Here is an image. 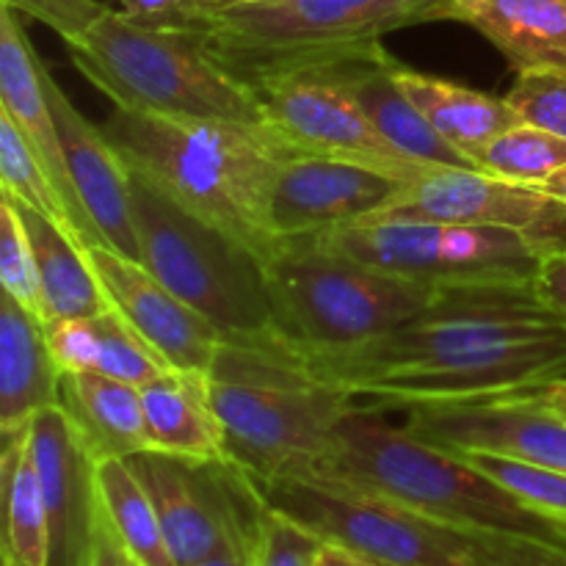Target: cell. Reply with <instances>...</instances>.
Segmentation results:
<instances>
[{
    "instance_id": "24",
    "label": "cell",
    "mask_w": 566,
    "mask_h": 566,
    "mask_svg": "<svg viewBox=\"0 0 566 566\" xmlns=\"http://www.w3.org/2000/svg\"><path fill=\"white\" fill-rule=\"evenodd\" d=\"M61 374H99L144 387L169 370L160 354L114 307L44 329Z\"/></svg>"
},
{
    "instance_id": "26",
    "label": "cell",
    "mask_w": 566,
    "mask_h": 566,
    "mask_svg": "<svg viewBox=\"0 0 566 566\" xmlns=\"http://www.w3.org/2000/svg\"><path fill=\"white\" fill-rule=\"evenodd\" d=\"M392 75L415 108L429 119V125L475 166V155L495 136L520 125V116L506 97L475 92L448 77L429 75L412 66L392 61Z\"/></svg>"
},
{
    "instance_id": "36",
    "label": "cell",
    "mask_w": 566,
    "mask_h": 566,
    "mask_svg": "<svg viewBox=\"0 0 566 566\" xmlns=\"http://www.w3.org/2000/svg\"><path fill=\"white\" fill-rule=\"evenodd\" d=\"M0 6L48 25L64 39V44L77 42L108 11L99 0H0Z\"/></svg>"
},
{
    "instance_id": "29",
    "label": "cell",
    "mask_w": 566,
    "mask_h": 566,
    "mask_svg": "<svg viewBox=\"0 0 566 566\" xmlns=\"http://www.w3.org/2000/svg\"><path fill=\"white\" fill-rule=\"evenodd\" d=\"M97 497L111 531L138 566H177L158 512L127 459L97 462Z\"/></svg>"
},
{
    "instance_id": "41",
    "label": "cell",
    "mask_w": 566,
    "mask_h": 566,
    "mask_svg": "<svg viewBox=\"0 0 566 566\" xmlns=\"http://www.w3.org/2000/svg\"><path fill=\"white\" fill-rule=\"evenodd\" d=\"M254 553H258V547H232V551L216 553V556L193 566H254Z\"/></svg>"
},
{
    "instance_id": "34",
    "label": "cell",
    "mask_w": 566,
    "mask_h": 566,
    "mask_svg": "<svg viewBox=\"0 0 566 566\" xmlns=\"http://www.w3.org/2000/svg\"><path fill=\"white\" fill-rule=\"evenodd\" d=\"M269 506V503H265ZM324 542L285 514L269 509L260 528L254 566H315Z\"/></svg>"
},
{
    "instance_id": "19",
    "label": "cell",
    "mask_w": 566,
    "mask_h": 566,
    "mask_svg": "<svg viewBox=\"0 0 566 566\" xmlns=\"http://www.w3.org/2000/svg\"><path fill=\"white\" fill-rule=\"evenodd\" d=\"M44 88H48L66 166H70L72 186H75L83 208L97 224L105 247L142 263L136 224H133L130 169L114 149V144L108 142L103 127L88 122L72 105L64 88L53 81L50 70H44Z\"/></svg>"
},
{
    "instance_id": "14",
    "label": "cell",
    "mask_w": 566,
    "mask_h": 566,
    "mask_svg": "<svg viewBox=\"0 0 566 566\" xmlns=\"http://www.w3.org/2000/svg\"><path fill=\"white\" fill-rule=\"evenodd\" d=\"M370 219L451 221L523 232L547 252L566 247V202L539 186H520L479 169H434L403 188Z\"/></svg>"
},
{
    "instance_id": "38",
    "label": "cell",
    "mask_w": 566,
    "mask_h": 566,
    "mask_svg": "<svg viewBox=\"0 0 566 566\" xmlns=\"http://www.w3.org/2000/svg\"><path fill=\"white\" fill-rule=\"evenodd\" d=\"M536 291L566 318V247L542 258L536 271Z\"/></svg>"
},
{
    "instance_id": "47",
    "label": "cell",
    "mask_w": 566,
    "mask_h": 566,
    "mask_svg": "<svg viewBox=\"0 0 566 566\" xmlns=\"http://www.w3.org/2000/svg\"><path fill=\"white\" fill-rule=\"evenodd\" d=\"M127 566H138V564H136V562H133V558H130V556H127Z\"/></svg>"
},
{
    "instance_id": "43",
    "label": "cell",
    "mask_w": 566,
    "mask_h": 566,
    "mask_svg": "<svg viewBox=\"0 0 566 566\" xmlns=\"http://www.w3.org/2000/svg\"><path fill=\"white\" fill-rule=\"evenodd\" d=\"M252 3H265V0H199V9H202L205 22H208L210 17L221 14V11L238 9V6H252ZM205 22H202V25H205Z\"/></svg>"
},
{
    "instance_id": "30",
    "label": "cell",
    "mask_w": 566,
    "mask_h": 566,
    "mask_svg": "<svg viewBox=\"0 0 566 566\" xmlns=\"http://www.w3.org/2000/svg\"><path fill=\"white\" fill-rule=\"evenodd\" d=\"M0 182H3V193H9L11 199H17L25 208L42 213L44 219L61 227L66 235L75 238L77 247L83 249L59 188L50 180L39 155L33 153L28 138L22 136L20 127L11 122V116L6 111H0Z\"/></svg>"
},
{
    "instance_id": "28",
    "label": "cell",
    "mask_w": 566,
    "mask_h": 566,
    "mask_svg": "<svg viewBox=\"0 0 566 566\" xmlns=\"http://www.w3.org/2000/svg\"><path fill=\"white\" fill-rule=\"evenodd\" d=\"M3 486V556L22 566H50L53 536L42 481L31 453V426L3 437L0 457Z\"/></svg>"
},
{
    "instance_id": "27",
    "label": "cell",
    "mask_w": 566,
    "mask_h": 566,
    "mask_svg": "<svg viewBox=\"0 0 566 566\" xmlns=\"http://www.w3.org/2000/svg\"><path fill=\"white\" fill-rule=\"evenodd\" d=\"M17 208H20L22 224L31 238L33 258H36L48 326L59 324V321L88 318V315L111 310L108 296L97 280V271L88 263L86 249L77 247L75 238L66 235L61 227H55L36 210L20 202H17Z\"/></svg>"
},
{
    "instance_id": "45",
    "label": "cell",
    "mask_w": 566,
    "mask_h": 566,
    "mask_svg": "<svg viewBox=\"0 0 566 566\" xmlns=\"http://www.w3.org/2000/svg\"><path fill=\"white\" fill-rule=\"evenodd\" d=\"M0 566H22V564L14 562V558H11V556H3V558H0Z\"/></svg>"
},
{
    "instance_id": "22",
    "label": "cell",
    "mask_w": 566,
    "mask_h": 566,
    "mask_svg": "<svg viewBox=\"0 0 566 566\" xmlns=\"http://www.w3.org/2000/svg\"><path fill=\"white\" fill-rule=\"evenodd\" d=\"M61 368L44 326L11 296H0V434L28 429L42 409L59 407Z\"/></svg>"
},
{
    "instance_id": "49",
    "label": "cell",
    "mask_w": 566,
    "mask_h": 566,
    "mask_svg": "<svg viewBox=\"0 0 566 566\" xmlns=\"http://www.w3.org/2000/svg\"><path fill=\"white\" fill-rule=\"evenodd\" d=\"M479 564H481V562H479ZM481 566H484V564H481Z\"/></svg>"
},
{
    "instance_id": "6",
    "label": "cell",
    "mask_w": 566,
    "mask_h": 566,
    "mask_svg": "<svg viewBox=\"0 0 566 566\" xmlns=\"http://www.w3.org/2000/svg\"><path fill=\"white\" fill-rule=\"evenodd\" d=\"M66 50L72 66L114 108L265 125L258 94L213 59L199 31L147 28L108 9Z\"/></svg>"
},
{
    "instance_id": "32",
    "label": "cell",
    "mask_w": 566,
    "mask_h": 566,
    "mask_svg": "<svg viewBox=\"0 0 566 566\" xmlns=\"http://www.w3.org/2000/svg\"><path fill=\"white\" fill-rule=\"evenodd\" d=\"M0 285L6 296L14 298L39 324L48 326L31 238L22 224L20 208L9 193H0Z\"/></svg>"
},
{
    "instance_id": "18",
    "label": "cell",
    "mask_w": 566,
    "mask_h": 566,
    "mask_svg": "<svg viewBox=\"0 0 566 566\" xmlns=\"http://www.w3.org/2000/svg\"><path fill=\"white\" fill-rule=\"evenodd\" d=\"M44 70L48 66L42 64L28 39L22 14H17L9 6H0V111H6L11 122L20 127L33 153L42 160L50 180L55 182L83 249L105 247L97 224L83 208L81 197L72 186L70 166H66L59 127H55L53 108H50L48 88H44Z\"/></svg>"
},
{
    "instance_id": "4",
    "label": "cell",
    "mask_w": 566,
    "mask_h": 566,
    "mask_svg": "<svg viewBox=\"0 0 566 566\" xmlns=\"http://www.w3.org/2000/svg\"><path fill=\"white\" fill-rule=\"evenodd\" d=\"M448 20L457 22L451 0H265L210 17L199 36L260 94L280 77L374 53L392 31Z\"/></svg>"
},
{
    "instance_id": "1",
    "label": "cell",
    "mask_w": 566,
    "mask_h": 566,
    "mask_svg": "<svg viewBox=\"0 0 566 566\" xmlns=\"http://www.w3.org/2000/svg\"><path fill=\"white\" fill-rule=\"evenodd\" d=\"M302 368L365 407L536 390L566 376V318L536 280L446 285L398 329L346 352L280 343Z\"/></svg>"
},
{
    "instance_id": "33",
    "label": "cell",
    "mask_w": 566,
    "mask_h": 566,
    "mask_svg": "<svg viewBox=\"0 0 566 566\" xmlns=\"http://www.w3.org/2000/svg\"><path fill=\"white\" fill-rule=\"evenodd\" d=\"M506 103L517 111L523 125L566 138V66L517 72Z\"/></svg>"
},
{
    "instance_id": "21",
    "label": "cell",
    "mask_w": 566,
    "mask_h": 566,
    "mask_svg": "<svg viewBox=\"0 0 566 566\" xmlns=\"http://www.w3.org/2000/svg\"><path fill=\"white\" fill-rule=\"evenodd\" d=\"M149 451L191 462L227 457V437L210 398V376L169 368L142 387Z\"/></svg>"
},
{
    "instance_id": "37",
    "label": "cell",
    "mask_w": 566,
    "mask_h": 566,
    "mask_svg": "<svg viewBox=\"0 0 566 566\" xmlns=\"http://www.w3.org/2000/svg\"><path fill=\"white\" fill-rule=\"evenodd\" d=\"M127 20L147 28L199 31L205 22L199 0H114Z\"/></svg>"
},
{
    "instance_id": "11",
    "label": "cell",
    "mask_w": 566,
    "mask_h": 566,
    "mask_svg": "<svg viewBox=\"0 0 566 566\" xmlns=\"http://www.w3.org/2000/svg\"><path fill=\"white\" fill-rule=\"evenodd\" d=\"M147 490L177 566L232 547H258L269 512L258 481L232 459L191 462L160 451L127 459Z\"/></svg>"
},
{
    "instance_id": "35",
    "label": "cell",
    "mask_w": 566,
    "mask_h": 566,
    "mask_svg": "<svg viewBox=\"0 0 566 566\" xmlns=\"http://www.w3.org/2000/svg\"><path fill=\"white\" fill-rule=\"evenodd\" d=\"M484 566H566V547L514 534L462 531Z\"/></svg>"
},
{
    "instance_id": "13",
    "label": "cell",
    "mask_w": 566,
    "mask_h": 566,
    "mask_svg": "<svg viewBox=\"0 0 566 566\" xmlns=\"http://www.w3.org/2000/svg\"><path fill=\"white\" fill-rule=\"evenodd\" d=\"M403 426L453 453H497L566 473V420L536 390L415 401L401 407Z\"/></svg>"
},
{
    "instance_id": "31",
    "label": "cell",
    "mask_w": 566,
    "mask_h": 566,
    "mask_svg": "<svg viewBox=\"0 0 566 566\" xmlns=\"http://www.w3.org/2000/svg\"><path fill=\"white\" fill-rule=\"evenodd\" d=\"M475 169L520 186L542 188L566 169V138L520 122L475 155Z\"/></svg>"
},
{
    "instance_id": "16",
    "label": "cell",
    "mask_w": 566,
    "mask_h": 566,
    "mask_svg": "<svg viewBox=\"0 0 566 566\" xmlns=\"http://www.w3.org/2000/svg\"><path fill=\"white\" fill-rule=\"evenodd\" d=\"M407 182L346 160L296 155L285 160L271 197V230L285 241L324 235L381 213Z\"/></svg>"
},
{
    "instance_id": "8",
    "label": "cell",
    "mask_w": 566,
    "mask_h": 566,
    "mask_svg": "<svg viewBox=\"0 0 566 566\" xmlns=\"http://www.w3.org/2000/svg\"><path fill=\"white\" fill-rule=\"evenodd\" d=\"M271 302L285 346L346 352L412 321L440 287L370 269L318 247L285 241L265 263Z\"/></svg>"
},
{
    "instance_id": "3",
    "label": "cell",
    "mask_w": 566,
    "mask_h": 566,
    "mask_svg": "<svg viewBox=\"0 0 566 566\" xmlns=\"http://www.w3.org/2000/svg\"><path fill=\"white\" fill-rule=\"evenodd\" d=\"M296 475H321L387 497L453 531L562 542L558 520L520 503L459 453L415 437L385 418V409L354 403L332 431L324 457Z\"/></svg>"
},
{
    "instance_id": "42",
    "label": "cell",
    "mask_w": 566,
    "mask_h": 566,
    "mask_svg": "<svg viewBox=\"0 0 566 566\" xmlns=\"http://www.w3.org/2000/svg\"><path fill=\"white\" fill-rule=\"evenodd\" d=\"M321 562L326 566H376L370 562H365V558L354 556V553L343 551V547H335V545H324V551H321Z\"/></svg>"
},
{
    "instance_id": "9",
    "label": "cell",
    "mask_w": 566,
    "mask_h": 566,
    "mask_svg": "<svg viewBox=\"0 0 566 566\" xmlns=\"http://www.w3.org/2000/svg\"><path fill=\"white\" fill-rule=\"evenodd\" d=\"M254 479V475H252ZM258 481L269 509L376 566H481L462 531L321 475Z\"/></svg>"
},
{
    "instance_id": "10",
    "label": "cell",
    "mask_w": 566,
    "mask_h": 566,
    "mask_svg": "<svg viewBox=\"0 0 566 566\" xmlns=\"http://www.w3.org/2000/svg\"><path fill=\"white\" fill-rule=\"evenodd\" d=\"M318 247L426 285L536 280L547 249L523 232L451 221L363 219L313 238Z\"/></svg>"
},
{
    "instance_id": "46",
    "label": "cell",
    "mask_w": 566,
    "mask_h": 566,
    "mask_svg": "<svg viewBox=\"0 0 566 566\" xmlns=\"http://www.w3.org/2000/svg\"><path fill=\"white\" fill-rule=\"evenodd\" d=\"M558 525H562V542H564V547H566V520H558Z\"/></svg>"
},
{
    "instance_id": "12",
    "label": "cell",
    "mask_w": 566,
    "mask_h": 566,
    "mask_svg": "<svg viewBox=\"0 0 566 566\" xmlns=\"http://www.w3.org/2000/svg\"><path fill=\"white\" fill-rule=\"evenodd\" d=\"M258 97L263 103L265 127L291 149L293 158L313 155V158L346 160L398 177L407 186L418 182L429 171L446 169L409 158L396 144L387 142L359 108L352 92L343 86L335 64L280 77L269 83Z\"/></svg>"
},
{
    "instance_id": "7",
    "label": "cell",
    "mask_w": 566,
    "mask_h": 566,
    "mask_svg": "<svg viewBox=\"0 0 566 566\" xmlns=\"http://www.w3.org/2000/svg\"><path fill=\"white\" fill-rule=\"evenodd\" d=\"M142 265L235 346L282 343L265 263L130 171Z\"/></svg>"
},
{
    "instance_id": "2",
    "label": "cell",
    "mask_w": 566,
    "mask_h": 566,
    "mask_svg": "<svg viewBox=\"0 0 566 566\" xmlns=\"http://www.w3.org/2000/svg\"><path fill=\"white\" fill-rule=\"evenodd\" d=\"M103 133L133 175L269 263L282 249L271 197L291 149L265 125L114 108Z\"/></svg>"
},
{
    "instance_id": "23",
    "label": "cell",
    "mask_w": 566,
    "mask_h": 566,
    "mask_svg": "<svg viewBox=\"0 0 566 566\" xmlns=\"http://www.w3.org/2000/svg\"><path fill=\"white\" fill-rule=\"evenodd\" d=\"M514 72L566 66V0H451Z\"/></svg>"
},
{
    "instance_id": "17",
    "label": "cell",
    "mask_w": 566,
    "mask_h": 566,
    "mask_svg": "<svg viewBox=\"0 0 566 566\" xmlns=\"http://www.w3.org/2000/svg\"><path fill=\"white\" fill-rule=\"evenodd\" d=\"M31 453L50 512V566H86L99 517L97 462L61 407L31 420Z\"/></svg>"
},
{
    "instance_id": "15",
    "label": "cell",
    "mask_w": 566,
    "mask_h": 566,
    "mask_svg": "<svg viewBox=\"0 0 566 566\" xmlns=\"http://www.w3.org/2000/svg\"><path fill=\"white\" fill-rule=\"evenodd\" d=\"M86 258L97 271L108 304L160 354L169 368L210 374L224 348V335L191 304L142 263L111 247H88Z\"/></svg>"
},
{
    "instance_id": "5",
    "label": "cell",
    "mask_w": 566,
    "mask_h": 566,
    "mask_svg": "<svg viewBox=\"0 0 566 566\" xmlns=\"http://www.w3.org/2000/svg\"><path fill=\"white\" fill-rule=\"evenodd\" d=\"M208 376L227 457L254 479L313 468L329 448L335 426L357 403L302 368L280 343H224Z\"/></svg>"
},
{
    "instance_id": "20",
    "label": "cell",
    "mask_w": 566,
    "mask_h": 566,
    "mask_svg": "<svg viewBox=\"0 0 566 566\" xmlns=\"http://www.w3.org/2000/svg\"><path fill=\"white\" fill-rule=\"evenodd\" d=\"M396 55L381 44L374 53L335 64L343 86L352 92L359 108L365 111L376 130L396 144L409 158L423 160L429 166H448V169H475L459 149H453L423 114L415 108L412 99L403 94L392 75Z\"/></svg>"
},
{
    "instance_id": "39",
    "label": "cell",
    "mask_w": 566,
    "mask_h": 566,
    "mask_svg": "<svg viewBox=\"0 0 566 566\" xmlns=\"http://www.w3.org/2000/svg\"><path fill=\"white\" fill-rule=\"evenodd\" d=\"M86 566H127L125 547L119 545V539H116L114 531H111L103 509H99L97 531H94V542H92V551H88Z\"/></svg>"
},
{
    "instance_id": "40",
    "label": "cell",
    "mask_w": 566,
    "mask_h": 566,
    "mask_svg": "<svg viewBox=\"0 0 566 566\" xmlns=\"http://www.w3.org/2000/svg\"><path fill=\"white\" fill-rule=\"evenodd\" d=\"M536 396H539V401L545 403L553 415L566 420V376L564 379L551 381V385L545 387H536Z\"/></svg>"
},
{
    "instance_id": "44",
    "label": "cell",
    "mask_w": 566,
    "mask_h": 566,
    "mask_svg": "<svg viewBox=\"0 0 566 566\" xmlns=\"http://www.w3.org/2000/svg\"><path fill=\"white\" fill-rule=\"evenodd\" d=\"M542 188H545L547 193H553L556 199H562V202H566V169L558 171L556 177H551Z\"/></svg>"
},
{
    "instance_id": "25",
    "label": "cell",
    "mask_w": 566,
    "mask_h": 566,
    "mask_svg": "<svg viewBox=\"0 0 566 566\" xmlns=\"http://www.w3.org/2000/svg\"><path fill=\"white\" fill-rule=\"evenodd\" d=\"M59 407L94 462L149 451L142 387L99 374H61Z\"/></svg>"
},
{
    "instance_id": "48",
    "label": "cell",
    "mask_w": 566,
    "mask_h": 566,
    "mask_svg": "<svg viewBox=\"0 0 566 566\" xmlns=\"http://www.w3.org/2000/svg\"><path fill=\"white\" fill-rule=\"evenodd\" d=\"M315 566H326L324 562H321V556H318V564H315Z\"/></svg>"
}]
</instances>
